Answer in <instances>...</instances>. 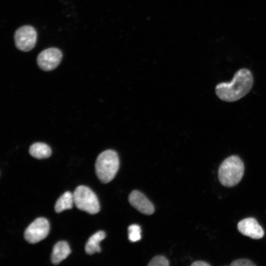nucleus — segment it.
Wrapping results in <instances>:
<instances>
[{"instance_id": "nucleus-1", "label": "nucleus", "mask_w": 266, "mask_h": 266, "mask_svg": "<svg viewBox=\"0 0 266 266\" xmlns=\"http://www.w3.org/2000/svg\"><path fill=\"white\" fill-rule=\"evenodd\" d=\"M253 84V77L251 71L247 68H241L235 73L230 82L218 84L215 87V93L220 100L233 102L247 94Z\"/></svg>"}, {"instance_id": "nucleus-2", "label": "nucleus", "mask_w": 266, "mask_h": 266, "mask_svg": "<svg viewBox=\"0 0 266 266\" xmlns=\"http://www.w3.org/2000/svg\"><path fill=\"white\" fill-rule=\"evenodd\" d=\"M244 166L236 155L231 156L221 164L218 169V179L221 184L231 187L237 185L244 174Z\"/></svg>"}, {"instance_id": "nucleus-3", "label": "nucleus", "mask_w": 266, "mask_h": 266, "mask_svg": "<svg viewBox=\"0 0 266 266\" xmlns=\"http://www.w3.org/2000/svg\"><path fill=\"white\" fill-rule=\"evenodd\" d=\"M119 167L117 153L113 150L101 152L97 157L95 163L96 173L103 183L110 182L115 176Z\"/></svg>"}, {"instance_id": "nucleus-4", "label": "nucleus", "mask_w": 266, "mask_h": 266, "mask_svg": "<svg viewBox=\"0 0 266 266\" xmlns=\"http://www.w3.org/2000/svg\"><path fill=\"white\" fill-rule=\"evenodd\" d=\"M74 203L76 207L90 214H95L100 210V205L96 195L88 187L80 185L76 187L73 193Z\"/></svg>"}, {"instance_id": "nucleus-5", "label": "nucleus", "mask_w": 266, "mask_h": 266, "mask_svg": "<svg viewBox=\"0 0 266 266\" xmlns=\"http://www.w3.org/2000/svg\"><path fill=\"white\" fill-rule=\"evenodd\" d=\"M16 48L22 51L28 52L35 46L37 40V33L35 28L26 25L18 29L14 35Z\"/></svg>"}, {"instance_id": "nucleus-6", "label": "nucleus", "mask_w": 266, "mask_h": 266, "mask_svg": "<svg viewBox=\"0 0 266 266\" xmlns=\"http://www.w3.org/2000/svg\"><path fill=\"white\" fill-rule=\"evenodd\" d=\"M50 225L45 218H36L26 228L24 238L29 243H36L45 239L49 233Z\"/></svg>"}, {"instance_id": "nucleus-7", "label": "nucleus", "mask_w": 266, "mask_h": 266, "mask_svg": "<svg viewBox=\"0 0 266 266\" xmlns=\"http://www.w3.org/2000/svg\"><path fill=\"white\" fill-rule=\"evenodd\" d=\"M63 54L60 49L51 47L41 51L36 61L38 66L43 70L51 71L56 68L61 63Z\"/></svg>"}, {"instance_id": "nucleus-8", "label": "nucleus", "mask_w": 266, "mask_h": 266, "mask_svg": "<svg viewBox=\"0 0 266 266\" xmlns=\"http://www.w3.org/2000/svg\"><path fill=\"white\" fill-rule=\"evenodd\" d=\"M238 231L245 236L258 239L264 235V231L256 219L252 217L244 219L237 224Z\"/></svg>"}, {"instance_id": "nucleus-9", "label": "nucleus", "mask_w": 266, "mask_h": 266, "mask_svg": "<svg viewBox=\"0 0 266 266\" xmlns=\"http://www.w3.org/2000/svg\"><path fill=\"white\" fill-rule=\"evenodd\" d=\"M130 203L138 211L146 215H151L154 212L152 202L140 192L134 190L129 196Z\"/></svg>"}, {"instance_id": "nucleus-10", "label": "nucleus", "mask_w": 266, "mask_h": 266, "mask_svg": "<svg viewBox=\"0 0 266 266\" xmlns=\"http://www.w3.org/2000/svg\"><path fill=\"white\" fill-rule=\"evenodd\" d=\"M71 250L68 243L65 241L58 242L54 246L51 256L53 264L57 265L66 259L70 254Z\"/></svg>"}, {"instance_id": "nucleus-11", "label": "nucleus", "mask_w": 266, "mask_h": 266, "mask_svg": "<svg viewBox=\"0 0 266 266\" xmlns=\"http://www.w3.org/2000/svg\"><path fill=\"white\" fill-rule=\"evenodd\" d=\"M106 237L105 232L102 231L97 232L93 234L87 242L85 250L86 253L91 255L95 253H100L101 250L100 246V243Z\"/></svg>"}, {"instance_id": "nucleus-12", "label": "nucleus", "mask_w": 266, "mask_h": 266, "mask_svg": "<svg viewBox=\"0 0 266 266\" xmlns=\"http://www.w3.org/2000/svg\"><path fill=\"white\" fill-rule=\"evenodd\" d=\"M30 154L37 159H46L49 157L51 149L49 145L43 142H36L33 144L29 148Z\"/></svg>"}, {"instance_id": "nucleus-13", "label": "nucleus", "mask_w": 266, "mask_h": 266, "mask_svg": "<svg viewBox=\"0 0 266 266\" xmlns=\"http://www.w3.org/2000/svg\"><path fill=\"white\" fill-rule=\"evenodd\" d=\"M74 203L73 194L69 191L64 193L57 200L55 205L56 213H60L65 210L72 208Z\"/></svg>"}, {"instance_id": "nucleus-14", "label": "nucleus", "mask_w": 266, "mask_h": 266, "mask_svg": "<svg viewBox=\"0 0 266 266\" xmlns=\"http://www.w3.org/2000/svg\"><path fill=\"white\" fill-rule=\"evenodd\" d=\"M141 228L138 225L133 224L128 228L129 239L132 242H136L141 239Z\"/></svg>"}, {"instance_id": "nucleus-15", "label": "nucleus", "mask_w": 266, "mask_h": 266, "mask_svg": "<svg viewBox=\"0 0 266 266\" xmlns=\"http://www.w3.org/2000/svg\"><path fill=\"white\" fill-rule=\"evenodd\" d=\"M168 261L163 256H156L154 257L149 263V266H168Z\"/></svg>"}, {"instance_id": "nucleus-16", "label": "nucleus", "mask_w": 266, "mask_h": 266, "mask_svg": "<svg viewBox=\"0 0 266 266\" xmlns=\"http://www.w3.org/2000/svg\"><path fill=\"white\" fill-rule=\"evenodd\" d=\"M231 266H255L256 265L248 259H238L233 261L230 264Z\"/></svg>"}, {"instance_id": "nucleus-17", "label": "nucleus", "mask_w": 266, "mask_h": 266, "mask_svg": "<svg viewBox=\"0 0 266 266\" xmlns=\"http://www.w3.org/2000/svg\"><path fill=\"white\" fill-rule=\"evenodd\" d=\"M191 266H209L210 265L205 262L202 261H197L192 263Z\"/></svg>"}]
</instances>
